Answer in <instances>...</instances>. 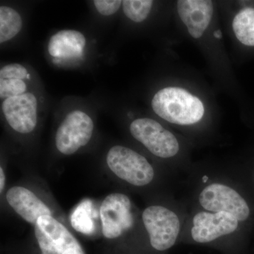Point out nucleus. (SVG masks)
<instances>
[{
  "mask_svg": "<svg viewBox=\"0 0 254 254\" xmlns=\"http://www.w3.org/2000/svg\"><path fill=\"white\" fill-rule=\"evenodd\" d=\"M151 105L159 117L179 125L198 123L205 112L199 98L177 87H168L159 91L153 97Z\"/></svg>",
  "mask_w": 254,
  "mask_h": 254,
  "instance_id": "nucleus-1",
  "label": "nucleus"
},
{
  "mask_svg": "<svg viewBox=\"0 0 254 254\" xmlns=\"http://www.w3.org/2000/svg\"><path fill=\"white\" fill-rule=\"evenodd\" d=\"M107 163L117 176L134 186H145L154 177V170L144 157L121 145L109 150Z\"/></svg>",
  "mask_w": 254,
  "mask_h": 254,
  "instance_id": "nucleus-2",
  "label": "nucleus"
},
{
  "mask_svg": "<svg viewBox=\"0 0 254 254\" xmlns=\"http://www.w3.org/2000/svg\"><path fill=\"white\" fill-rule=\"evenodd\" d=\"M142 218L154 250L165 252L174 247L180 231V219L175 212L153 205L145 209Z\"/></svg>",
  "mask_w": 254,
  "mask_h": 254,
  "instance_id": "nucleus-3",
  "label": "nucleus"
},
{
  "mask_svg": "<svg viewBox=\"0 0 254 254\" xmlns=\"http://www.w3.org/2000/svg\"><path fill=\"white\" fill-rule=\"evenodd\" d=\"M35 234L41 254H84L78 241L51 215L38 218Z\"/></svg>",
  "mask_w": 254,
  "mask_h": 254,
  "instance_id": "nucleus-4",
  "label": "nucleus"
},
{
  "mask_svg": "<svg viewBox=\"0 0 254 254\" xmlns=\"http://www.w3.org/2000/svg\"><path fill=\"white\" fill-rule=\"evenodd\" d=\"M130 131L133 138L160 158H172L180 150V145L175 135L151 119H138L132 122Z\"/></svg>",
  "mask_w": 254,
  "mask_h": 254,
  "instance_id": "nucleus-5",
  "label": "nucleus"
},
{
  "mask_svg": "<svg viewBox=\"0 0 254 254\" xmlns=\"http://www.w3.org/2000/svg\"><path fill=\"white\" fill-rule=\"evenodd\" d=\"M199 203L209 212L229 213L238 221H245L250 217V207L243 197L222 184H212L203 189L199 195Z\"/></svg>",
  "mask_w": 254,
  "mask_h": 254,
  "instance_id": "nucleus-6",
  "label": "nucleus"
},
{
  "mask_svg": "<svg viewBox=\"0 0 254 254\" xmlns=\"http://www.w3.org/2000/svg\"><path fill=\"white\" fill-rule=\"evenodd\" d=\"M93 120L87 114L75 110L68 114L58 128L55 136L60 153L71 155L89 142L93 131Z\"/></svg>",
  "mask_w": 254,
  "mask_h": 254,
  "instance_id": "nucleus-7",
  "label": "nucleus"
},
{
  "mask_svg": "<svg viewBox=\"0 0 254 254\" xmlns=\"http://www.w3.org/2000/svg\"><path fill=\"white\" fill-rule=\"evenodd\" d=\"M131 210V201L126 195L112 193L105 198L100 214L103 235L106 238H118L133 226Z\"/></svg>",
  "mask_w": 254,
  "mask_h": 254,
  "instance_id": "nucleus-8",
  "label": "nucleus"
},
{
  "mask_svg": "<svg viewBox=\"0 0 254 254\" xmlns=\"http://www.w3.org/2000/svg\"><path fill=\"white\" fill-rule=\"evenodd\" d=\"M192 227V239L196 243L207 244L236 231L239 221L226 213L199 212L195 215Z\"/></svg>",
  "mask_w": 254,
  "mask_h": 254,
  "instance_id": "nucleus-9",
  "label": "nucleus"
},
{
  "mask_svg": "<svg viewBox=\"0 0 254 254\" xmlns=\"http://www.w3.org/2000/svg\"><path fill=\"white\" fill-rule=\"evenodd\" d=\"M38 102L30 93L7 98L3 101L2 110L6 121L15 131L21 133L33 131L37 125Z\"/></svg>",
  "mask_w": 254,
  "mask_h": 254,
  "instance_id": "nucleus-10",
  "label": "nucleus"
},
{
  "mask_svg": "<svg viewBox=\"0 0 254 254\" xmlns=\"http://www.w3.org/2000/svg\"><path fill=\"white\" fill-rule=\"evenodd\" d=\"M177 11L190 36L199 38L211 21L213 2L208 0H180L177 2Z\"/></svg>",
  "mask_w": 254,
  "mask_h": 254,
  "instance_id": "nucleus-11",
  "label": "nucleus"
},
{
  "mask_svg": "<svg viewBox=\"0 0 254 254\" xmlns=\"http://www.w3.org/2000/svg\"><path fill=\"white\" fill-rule=\"evenodd\" d=\"M6 200L21 218L33 225L41 216L52 215L49 208L41 199L23 187L10 189L6 193Z\"/></svg>",
  "mask_w": 254,
  "mask_h": 254,
  "instance_id": "nucleus-12",
  "label": "nucleus"
},
{
  "mask_svg": "<svg viewBox=\"0 0 254 254\" xmlns=\"http://www.w3.org/2000/svg\"><path fill=\"white\" fill-rule=\"evenodd\" d=\"M86 43V38L79 31H60L50 38L48 52L52 57L59 59L77 58L83 54Z\"/></svg>",
  "mask_w": 254,
  "mask_h": 254,
  "instance_id": "nucleus-13",
  "label": "nucleus"
},
{
  "mask_svg": "<svg viewBox=\"0 0 254 254\" xmlns=\"http://www.w3.org/2000/svg\"><path fill=\"white\" fill-rule=\"evenodd\" d=\"M232 28L237 39L247 46H254V9L245 8L235 16Z\"/></svg>",
  "mask_w": 254,
  "mask_h": 254,
  "instance_id": "nucleus-14",
  "label": "nucleus"
},
{
  "mask_svg": "<svg viewBox=\"0 0 254 254\" xmlns=\"http://www.w3.org/2000/svg\"><path fill=\"white\" fill-rule=\"evenodd\" d=\"M94 208L91 200H84L77 205L71 215V224L76 231L91 235L95 230Z\"/></svg>",
  "mask_w": 254,
  "mask_h": 254,
  "instance_id": "nucleus-15",
  "label": "nucleus"
},
{
  "mask_svg": "<svg viewBox=\"0 0 254 254\" xmlns=\"http://www.w3.org/2000/svg\"><path fill=\"white\" fill-rule=\"evenodd\" d=\"M22 27V19L17 11L8 6L0 7V43L12 39Z\"/></svg>",
  "mask_w": 254,
  "mask_h": 254,
  "instance_id": "nucleus-16",
  "label": "nucleus"
},
{
  "mask_svg": "<svg viewBox=\"0 0 254 254\" xmlns=\"http://www.w3.org/2000/svg\"><path fill=\"white\" fill-rule=\"evenodd\" d=\"M153 4L150 0H125L123 1V11L131 21L140 23L148 17Z\"/></svg>",
  "mask_w": 254,
  "mask_h": 254,
  "instance_id": "nucleus-17",
  "label": "nucleus"
},
{
  "mask_svg": "<svg viewBox=\"0 0 254 254\" xmlns=\"http://www.w3.org/2000/svg\"><path fill=\"white\" fill-rule=\"evenodd\" d=\"M26 91V84L23 80L4 79L0 78V97L1 98H12L24 94Z\"/></svg>",
  "mask_w": 254,
  "mask_h": 254,
  "instance_id": "nucleus-18",
  "label": "nucleus"
},
{
  "mask_svg": "<svg viewBox=\"0 0 254 254\" xmlns=\"http://www.w3.org/2000/svg\"><path fill=\"white\" fill-rule=\"evenodd\" d=\"M28 71L22 65L12 64L3 66L0 70V78L23 80L28 77Z\"/></svg>",
  "mask_w": 254,
  "mask_h": 254,
  "instance_id": "nucleus-19",
  "label": "nucleus"
},
{
  "mask_svg": "<svg viewBox=\"0 0 254 254\" xmlns=\"http://www.w3.org/2000/svg\"><path fill=\"white\" fill-rule=\"evenodd\" d=\"M98 12L103 16H110L116 13L123 4L120 0H95L93 1Z\"/></svg>",
  "mask_w": 254,
  "mask_h": 254,
  "instance_id": "nucleus-20",
  "label": "nucleus"
},
{
  "mask_svg": "<svg viewBox=\"0 0 254 254\" xmlns=\"http://www.w3.org/2000/svg\"><path fill=\"white\" fill-rule=\"evenodd\" d=\"M5 175L2 168H0V191H2L4 188Z\"/></svg>",
  "mask_w": 254,
  "mask_h": 254,
  "instance_id": "nucleus-21",
  "label": "nucleus"
},
{
  "mask_svg": "<svg viewBox=\"0 0 254 254\" xmlns=\"http://www.w3.org/2000/svg\"><path fill=\"white\" fill-rule=\"evenodd\" d=\"M214 36L215 37V38H218V39H220V38H222V32L220 31H215V33H214Z\"/></svg>",
  "mask_w": 254,
  "mask_h": 254,
  "instance_id": "nucleus-22",
  "label": "nucleus"
}]
</instances>
